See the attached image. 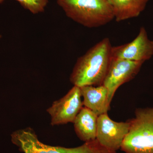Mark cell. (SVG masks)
Instances as JSON below:
<instances>
[{
	"label": "cell",
	"instance_id": "cell-1",
	"mask_svg": "<svg viewBox=\"0 0 153 153\" xmlns=\"http://www.w3.org/2000/svg\"><path fill=\"white\" fill-rule=\"evenodd\" d=\"M112 47L109 38H105L79 57L70 75L71 83L79 87L102 85L110 65Z\"/></svg>",
	"mask_w": 153,
	"mask_h": 153
},
{
	"label": "cell",
	"instance_id": "cell-2",
	"mask_svg": "<svg viewBox=\"0 0 153 153\" xmlns=\"http://www.w3.org/2000/svg\"><path fill=\"white\" fill-rule=\"evenodd\" d=\"M66 16L88 28L101 27L114 19L107 0H56Z\"/></svg>",
	"mask_w": 153,
	"mask_h": 153
},
{
	"label": "cell",
	"instance_id": "cell-3",
	"mask_svg": "<svg viewBox=\"0 0 153 153\" xmlns=\"http://www.w3.org/2000/svg\"><path fill=\"white\" fill-rule=\"evenodd\" d=\"M129 131L121 147L125 153H153V107L138 108L128 120Z\"/></svg>",
	"mask_w": 153,
	"mask_h": 153
},
{
	"label": "cell",
	"instance_id": "cell-4",
	"mask_svg": "<svg viewBox=\"0 0 153 153\" xmlns=\"http://www.w3.org/2000/svg\"><path fill=\"white\" fill-rule=\"evenodd\" d=\"M12 141L24 153H111L95 139L82 146L68 148L43 143L30 128L19 130L11 135Z\"/></svg>",
	"mask_w": 153,
	"mask_h": 153
},
{
	"label": "cell",
	"instance_id": "cell-5",
	"mask_svg": "<svg viewBox=\"0 0 153 153\" xmlns=\"http://www.w3.org/2000/svg\"><path fill=\"white\" fill-rule=\"evenodd\" d=\"M144 63L111 56L109 69L102 84L108 90V103L109 106L118 88L133 79Z\"/></svg>",
	"mask_w": 153,
	"mask_h": 153
},
{
	"label": "cell",
	"instance_id": "cell-6",
	"mask_svg": "<svg viewBox=\"0 0 153 153\" xmlns=\"http://www.w3.org/2000/svg\"><path fill=\"white\" fill-rule=\"evenodd\" d=\"M130 124L112 120L107 113L98 116L96 139L102 146L111 153H116L120 149L128 133Z\"/></svg>",
	"mask_w": 153,
	"mask_h": 153
},
{
	"label": "cell",
	"instance_id": "cell-7",
	"mask_svg": "<svg viewBox=\"0 0 153 153\" xmlns=\"http://www.w3.org/2000/svg\"><path fill=\"white\" fill-rule=\"evenodd\" d=\"M80 88L74 85L66 95L53 102L47 109L52 126L74 122L83 107Z\"/></svg>",
	"mask_w": 153,
	"mask_h": 153
},
{
	"label": "cell",
	"instance_id": "cell-8",
	"mask_svg": "<svg viewBox=\"0 0 153 153\" xmlns=\"http://www.w3.org/2000/svg\"><path fill=\"white\" fill-rule=\"evenodd\" d=\"M153 55V41L148 38L144 27H141L138 35L131 42L111 49L112 57L131 61L144 62Z\"/></svg>",
	"mask_w": 153,
	"mask_h": 153
},
{
	"label": "cell",
	"instance_id": "cell-9",
	"mask_svg": "<svg viewBox=\"0 0 153 153\" xmlns=\"http://www.w3.org/2000/svg\"><path fill=\"white\" fill-rule=\"evenodd\" d=\"M80 88L83 105L99 116L110 109L108 103V90L103 85H86Z\"/></svg>",
	"mask_w": 153,
	"mask_h": 153
},
{
	"label": "cell",
	"instance_id": "cell-10",
	"mask_svg": "<svg viewBox=\"0 0 153 153\" xmlns=\"http://www.w3.org/2000/svg\"><path fill=\"white\" fill-rule=\"evenodd\" d=\"M98 116L85 107H82L74 122V131L79 139L85 142L96 139Z\"/></svg>",
	"mask_w": 153,
	"mask_h": 153
},
{
	"label": "cell",
	"instance_id": "cell-11",
	"mask_svg": "<svg viewBox=\"0 0 153 153\" xmlns=\"http://www.w3.org/2000/svg\"><path fill=\"white\" fill-rule=\"evenodd\" d=\"M149 0H107L118 22L138 16Z\"/></svg>",
	"mask_w": 153,
	"mask_h": 153
},
{
	"label": "cell",
	"instance_id": "cell-12",
	"mask_svg": "<svg viewBox=\"0 0 153 153\" xmlns=\"http://www.w3.org/2000/svg\"><path fill=\"white\" fill-rule=\"evenodd\" d=\"M24 8L33 14L43 13L49 3V0H16Z\"/></svg>",
	"mask_w": 153,
	"mask_h": 153
},
{
	"label": "cell",
	"instance_id": "cell-13",
	"mask_svg": "<svg viewBox=\"0 0 153 153\" xmlns=\"http://www.w3.org/2000/svg\"><path fill=\"white\" fill-rule=\"evenodd\" d=\"M4 1V0H0V4H1Z\"/></svg>",
	"mask_w": 153,
	"mask_h": 153
},
{
	"label": "cell",
	"instance_id": "cell-14",
	"mask_svg": "<svg viewBox=\"0 0 153 153\" xmlns=\"http://www.w3.org/2000/svg\"><path fill=\"white\" fill-rule=\"evenodd\" d=\"M2 38V36H1V34H0V39H1V38Z\"/></svg>",
	"mask_w": 153,
	"mask_h": 153
}]
</instances>
